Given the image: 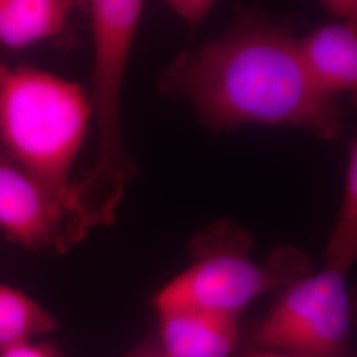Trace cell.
I'll return each instance as SVG.
<instances>
[{"instance_id": "6da1fadb", "label": "cell", "mask_w": 357, "mask_h": 357, "mask_svg": "<svg viewBox=\"0 0 357 357\" xmlns=\"http://www.w3.org/2000/svg\"><path fill=\"white\" fill-rule=\"evenodd\" d=\"M158 88L191 105L216 131L295 128L326 141L344 131L343 109L310 79L298 38L257 8L238 7L220 38L181 53L165 68Z\"/></svg>"}, {"instance_id": "7a4b0ae2", "label": "cell", "mask_w": 357, "mask_h": 357, "mask_svg": "<svg viewBox=\"0 0 357 357\" xmlns=\"http://www.w3.org/2000/svg\"><path fill=\"white\" fill-rule=\"evenodd\" d=\"M88 8L94 52L89 101L97 146L93 166L75 181L70 196L78 243L89 230L114 224L126 190L138 174L123 138L122 91L144 6L139 0H93Z\"/></svg>"}, {"instance_id": "3957f363", "label": "cell", "mask_w": 357, "mask_h": 357, "mask_svg": "<svg viewBox=\"0 0 357 357\" xmlns=\"http://www.w3.org/2000/svg\"><path fill=\"white\" fill-rule=\"evenodd\" d=\"M90 122L81 85L33 66L0 65V150L64 206L75 238L70 174Z\"/></svg>"}, {"instance_id": "277c9868", "label": "cell", "mask_w": 357, "mask_h": 357, "mask_svg": "<svg viewBox=\"0 0 357 357\" xmlns=\"http://www.w3.org/2000/svg\"><path fill=\"white\" fill-rule=\"evenodd\" d=\"M253 240L231 220L217 221L191 243L192 264L153 296L156 311L192 308L238 318L265 294L281 291L312 270L294 246L273 250L265 262L252 258Z\"/></svg>"}, {"instance_id": "5b68a950", "label": "cell", "mask_w": 357, "mask_h": 357, "mask_svg": "<svg viewBox=\"0 0 357 357\" xmlns=\"http://www.w3.org/2000/svg\"><path fill=\"white\" fill-rule=\"evenodd\" d=\"M347 274L324 266L281 290L253 333L255 348L301 357H348L354 311Z\"/></svg>"}, {"instance_id": "8992f818", "label": "cell", "mask_w": 357, "mask_h": 357, "mask_svg": "<svg viewBox=\"0 0 357 357\" xmlns=\"http://www.w3.org/2000/svg\"><path fill=\"white\" fill-rule=\"evenodd\" d=\"M0 229L32 250L66 253L77 245L64 206L1 150Z\"/></svg>"}, {"instance_id": "52a82bcc", "label": "cell", "mask_w": 357, "mask_h": 357, "mask_svg": "<svg viewBox=\"0 0 357 357\" xmlns=\"http://www.w3.org/2000/svg\"><path fill=\"white\" fill-rule=\"evenodd\" d=\"M166 357H230L240 339V319L215 312L169 308L156 311Z\"/></svg>"}, {"instance_id": "ba28073f", "label": "cell", "mask_w": 357, "mask_h": 357, "mask_svg": "<svg viewBox=\"0 0 357 357\" xmlns=\"http://www.w3.org/2000/svg\"><path fill=\"white\" fill-rule=\"evenodd\" d=\"M307 75L324 96L337 98L357 90V22H332L298 38Z\"/></svg>"}, {"instance_id": "9c48e42d", "label": "cell", "mask_w": 357, "mask_h": 357, "mask_svg": "<svg viewBox=\"0 0 357 357\" xmlns=\"http://www.w3.org/2000/svg\"><path fill=\"white\" fill-rule=\"evenodd\" d=\"M73 1L0 0V44L23 50L60 35L68 26Z\"/></svg>"}, {"instance_id": "30bf717a", "label": "cell", "mask_w": 357, "mask_h": 357, "mask_svg": "<svg viewBox=\"0 0 357 357\" xmlns=\"http://www.w3.org/2000/svg\"><path fill=\"white\" fill-rule=\"evenodd\" d=\"M59 321L26 294L0 282V351L53 332Z\"/></svg>"}, {"instance_id": "8fae6325", "label": "cell", "mask_w": 357, "mask_h": 357, "mask_svg": "<svg viewBox=\"0 0 357 357\" xmlns=\"http://www.w3.org/2000/svg\"><path fill=\"white\" fill-rule=\"evenodd\" d=\"M324 266L347 271L357 255V144L351 142L345 160L344 185L336 222L327 245Z\"/></svg>"}, {"instance_id": "7c38bea8", "label": "cell", "mask_w": 357, "mask_h": 357, "mask_svg": "<svg viewBox=\"0 0 357 357\" xmlns=\"http://www.w3.org/2000/svg\"><path fill=\"white\" fill-rule=\"evenodd\" d=\"M213 6L215 3L208 0H172L167 3V7L191 28L200 26Z\"/></svg>"}, {"instance_id": "4fadbf2b", "label": "cell", "mask_w": 357, "mask_h": 357, "mask_svg": "<svg viewBox=\"0 0 357 357\" xmlns=\"http://www.w3.org/2000/svg\"><path fill=\"white\" fill-rule=\"evenodd\" d=\"M0 357H61V355L50 345L28 340L1 349Z\"/></svg>"}, {"instance_id": "5bb4252c", "label": "cell", "mask_w": 357, "mask_h": 357, "mask_svg": "<svg viewBox=\"0 0 357 357\" xmlns=\"http://www.w3.org/2000/svg\"><path fill=\"white\" fill-rule=\"evenodd\" d=\"M323 8L332 17V22L355 23L357 22V3L354 0H328L323 1Z\"/></svg>"}, {"instance_id": "9a60e30c", "label": "cell", "mask_w": 357, "mask_h": 357, "mask_svg": "<svg viewBox=\"0 0 357 357\" xmlns=\"http://www.w3.org/2000/svg\"><path fill=\"white\" fill-rule=\"evenodd\" d=\"M128 357H166L162 351L159 349V347L156 344V342H153L151 344L142 345L141 348L135 349L130 356Z\"/></svg>"}, {"instance_id": "2e32d148", "label": "cell", "mask_w": 357, "mask_h": 357, "mask_svg": "<svg viewBox=\"0 0 357 357\" xmlns=\"http://www.w3.org/2000/svg\"><path fill=\"white\" fill-rule=\"evenodd\" d=\"M246 357H301L296 355H291L287 352H281V351H271V349H258L255 348L252 349Z\"/></svg>"}]
</instances>
